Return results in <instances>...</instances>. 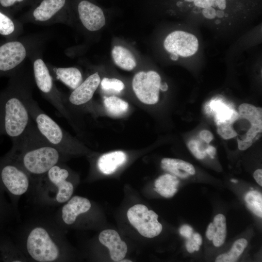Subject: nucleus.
<instances>
[{
    "mask_svg": "<svg viewBox=\"0 0 262 262\" xmlns=\"http://www.w3.org/2000/svg\"><path fill=\"white\" fill-rule=\"evenodd\" d=\"M16 236L15 242L29 262H61L67 259L63 229L53 218L32 220Z\"/></svg>",
    "mask_w": 262,
    "mask_h": 262,
    "instance_id": "nucleus-1",
    "label": "nucleus"
},
{
    "mask_svg": "<svg viewBox=\"0 0 262 262\" xmlns=\"http://www.w3.org/2000/svg\"><path fill=\"white\" fill-rule=\"evenodd\" d=\"M7 153L30 175L32 184L67 155L45 138L33 121Z\"/></svg>",
    "mask_w": 262,
    "mask_h": 262,
    "instance_id": "nucleus-2",
    "label": "nucleus"
},
{
    "mask_svg": "<svg viewBox=\"0 0 262 262\" xmlns=\"http://www.w3.org/2000/svg\"><path fill=\"white\" fill-rule=\"evenodd\" d=\"M30 93L15 80L0 93V135L9 137L12 144L19 141L33 121L27 105Z\"/></svg>",
    "mask_w": 262,
    "mask_h": 262,
    "instance_id": "nucleus-3",
    "label": "nucleus"
},
{
    "mask_svg": "<svg viewBox=\"0 0 262 262\" xmlns=\"http://www.w3.org/2000/svg\"><path fill=\"white\" fill-rule=\"evenodd\" d=\"M35 201L48 207L60 206L72 196L74 185L69 169L62 164L51 167L32 184Z\"/></svg>",
    "mask_w": 262,
    "mask_h": 262,
    "instance_id": "nucleus-4",
    "label": "nucleus"
},
{
    "mask_svg": "<svg viewBox=\"0 0 262 262\" xmlns=\"http://www.w3.org/2000/svg\"><path fill=\"white\" fill-rule=\"evenodd\" d=\"M32 185L30 175L8 153L0 157V188L17 211L19 199L31 190Z\"/></svg>",
    "mask_w": 262,
    "mask_h": 262,
    "instance_id": "nucleus-5",
    "label": "nucleus"
},
{
    "mask_svg": "<svg viewBox=\"0 0 262 262\" xmlns=\"http://www.w3.org/2000/svg\"><path fill=\"white\" fill-rule=\"evenodd\" d=\"M28 110L40 133L52 145L68 154L73 152L74 143L62 128L39 107L30 93L27 99Z\"/></svg>",
    "mask_w": 262,
    "mask_h": 262,
    "instance_id": "nucleus-6",
    "label": "nucleus"
},
{
    "mask_svg": "<svg viewBox=\"0 0 262 262\" xmlns=\"http://www.w3.org/2000/svg\"><path fill=\"white\" fill-rule=\"evenodd\" d=\"M33 71L36 84L44 97L54 107L61 116L67 117L64 100L55 87L52 77L42 59L38 58L34 61Z\"/></svg>",
    "mask_w": 262,
    "mask_h": 262,
    "instance_id": "nucleus-7",
    "label": "nucleus"
},
{
    "mask_svg": "<svg viewBox=\"0 0 262 262\" xmlns=\"http://www.w3.org/2000/svg\"><path fill=\"white\" fill-rule=\"evenodd\" d=\"M127 215L130 223L143 236L152 238L158 236L163 227L158 221V215L143 204H136L127 211Z\"/></svg>",
    "mask_w": 262,
    "mask_h": 262,
    "instance_id": "nucleus-8",
    "label": "nucleus"
},
{
    "mask_svg": "<svg viewBox=\"0 0 262 262\" xmlns=\"http://www.w3.org/2000/svg\"><path fill=\"white\" fill-rule=\"evenodd\" d=\"M160 75L154 71H140L133 77V90L142 102L148 105L156 104L159 100Z\"/></svg>",
    "mask_w": 262,
    "mask_h": 262,
    "instance_id": "nucleus-9",
    "label": "nucleus"
},
{
    "mask_svg": "<svg viewBox=\"0 0 262 262\" xmlns=\"http://www.w3.org/2000/svg\"><path fill=\"white\" fill-rule=\"evenodd\" d=\"M165 49L170 52L182 57H189L197 50L198 42L193 34L181 31H176L169 34L164 41Z\"/></svg>",
    "mask_w": 262,
    "mask_h": 262,
    "instance_id": "nucleus-10",
    "label": "nucleus"
},
{
    "mask_svg": "<svg viewBox=\"0 0 262 262\" xmlns=\"http://www.w3.org/2000/svg\"><path fill=\"white\" fill-rule=\"evenodd\" d=\"M26 56V48L20 42L9 41L0 45V77L11 73Z\"/></svg>",
    "mask_w": 262,
    "mask_h": 262,
    "instance_id": "nucleus-11",
    "label": "nucleus"
},
{
    "mask_svg": "<svg viewBox=\"0 0 262 262\" xmlns=\"http://www.w3.org/2000/svg\"><path fill=\"white\" fill-rule=\"evenodd\" d=\"M78 10L82 25L88 31H98L104 26V13L97 5L87 0H82L78 5Z\"/></svg>",
    "mask_w": 262,
    "mask_h": 262,
    "instance_id": "nucleus-12",
    "label": "nucleus"
},
{
    "mask_svg": "<svg viewBox=\"0 0 262 262\" xmlns=\"http://www.w3.org/2000/svg\"><path fill=\"white\" fill-rule=\"evenodd\" d=\"M100 82L98 72L88 76L69 95V103L74 106H80L87 103L92 98Z\"/></svg>",
    "mask_w": 262,
    "mask_h": 262,
    "instance_id": "nucleus-13",
    "label": "nucleus"
},
{
    "mask_svg": "<svg viewBox=\"0 0 262 262\" xmlns=\"http://www.w3.org/2000/svg\"><path fill=\"white\" fill-rule=\"evenodd\" d=\"M98 240L109 249L111 258L113 261L119 262L125 257L128 250L127 246L117 231L112 229H105L99 233Z\"/></svg>",
    "mask_w": 262,
    "mask_h": 262,
    "instance_id": "nucleus-14",
    "label": "nucleus"
},
{
    "mask_svg": "<svg viewBox=\"0 0 262 262\" xmlns=\"http://www.w3.org/2000/svg\"><path fill=\"white\" fill-rule=\"evenodd\" d=\"M29 262L12 238L0 230V262Z\"/></svg>",
    "mask_w": 262,
    "mask_h": 262,
    "instance_id": "nucleus-15",
    "label": "nucleus"
},
{
    "mask_svg": "<svg viewBox=\"0 0 262 262\" xmlns=\"http://www.w3.org/2000/svg\"><path fill=\"white\" fill-rule=\"evenodd\" d=\"M127 158V155L122 151L107 153L98 158V167L101 173L105 175L111 174L126 162Z\"/></svg>",
    "mask_w": 262,
    "mask_h": 262,
    "instance_id": "nucleus-16",
    "label": "nucleus"
},
{
    "mask_svg": "<svg viewBox=\"0 0 262 262\" xmlns=\"http://www.w3.org/2000/svg\"><path fill=\"white\" fill-rule=\"evenodd\" d=\"M161 167L172 175L181 178L194 175L196 172L192 164L178 159L163 158L161 161Z\"/></svg>",
    "mask_w": 262,
    "mask_h": 262,
    "instance_id": "nucleus-17",
    "label": "nucleus"
},
{
    "mask_svg": "<svg viewBox=\"0 0 262 262\" xmlns=\"http://www.w3.org/2000/svg\"><path fill=\"white\" fill-rule=\"evenodd\" d=\"M210 107L215 114V121L217 125H232L240 117L236 110L229 108L221 100H212L210 103Z\"/></svg>",
    "mask_w": 262,
    "mask_h": 262,
    "instance_id": "nucleus-18",
    "label": "nucleus"
},
{
    "mask_svg": "<svg viewBox=\"0 0 262 262\" xmlns=\"http://www.w3.org/2000/svg\"><path fill=\"white\" fill-rule=\"evenodd\" d=\"M66 0H43L33 12L34 19L46 21L52 18L64 6Z\"/></svg>",
    "mask_w": 262,
    "mask_h": 262,
    "instance_id": "nucleus-19",
    "label": "nucleus"
},
{
    "mask_svg": "<svg viewBox=\"0 0 262 262\" xmlns=\"http://www.w3.org/2000/svg\"><path fill=\"white\" fill-rule=\"evenodd\" d=\"M179 180L172 174H165L158 177L154 182V190L161 196L169 198L178 191Z\"/></svg>",
    "mask_w": 262,
    "mask_h": 262,
    "instance_id": "nucleus-20",
    "label": "nucleus"
},
{
    "mask_svg": "<svg viewBox=\"0 0 262 262\" xmlns=\"http://www.w3.org/2000/svg\"><path fill=\"white\" fill-rule=\"evenodd\" d=\"M55 78L73 90L82 82V73L76 67H57L53 69Z\"/></svg>",
    "mask_w": 262,
    "mask_h": 262,
    "instance_id": "nucleus-21",
    "label": "nucleus"
},
{
    "mask_svg": "<svg viewBox=\"0 0 262 262\" xmlns=\"http://www.w3.org/2000/svg\"><path fill=\"white\" fill-rule=\"evenodd\" d=\"M112 55L115 63L124 70L131 71L136 66V59L132 53L122 46H115Z\"/></svg>",
    "mask_w": 262,
    "mask_h": 262,
    "instance_id": "nucleus-22",
    "label": "nucleus"
},
{
    "mask_svg": "<svg viewBox=\"0 0 262 262\" xmlns=\"http://www.w3.org/2000/svg\"><path fill=\"white\" fill-rule=\"evenodd\" d=\"M17 211L6 196L5 192L0 188V230H2L17 217Z\"/></svg>",
    "mask_w": 262,
    "mask_h": 262,
    "instance_id": "nucleus-23",
    "label": "nucleus"
},
{
    "mask_svg": "<svg viewBox=\"0 0 262 262\" xmlns=\"http://www.w3.org/2000/svg\"><path fill=\"white\" fill-rule=\"evenodd\" d=\"M240 117L247 119L251 125H262V109L249 103H243L239 107Z\"/></svg>",
    "mask_w": 262,
    "mask_h": 262,
    "instance_id": "nucleus-24",
    "label": "nucleus"
},
{
    "mask_svg": "<svg viewBox=\"0 0 262 262\" xmlns=\"http://www.w3.org/2000/svg\"><path fill=\"white\" fill-rule=\"evenodd\" d=\"M104 104L107 113L114 116H120L124 115L129 109L128 102L115 96L106 98Z\"/></svg>",
    "mask_w": 262,
    "mask_h": 262,
    "instance_id": "nucleus-25",
    "label": "nucleus"
},
{
    "mask_svg": "<svg viewBox=\"0 0 262 262\" xmlns=\"http://www.w3.org/2000/svg\"><path fill=\"white\" fill-rule=\"evenodd\" d=\"M247 245V241L244 238L236 240L233 244L230 250L227 253H223L218 256L216 262H234L237 261L242 254Z\"/></svg>",
    "mask_w": 262,
    "mask_h": 262,
    "instance_id": "nucleus-26",
    "label": "nucleus"
},
{
    "mask_svg": "<svg viewBox=\"0 0 262 262\" xmlns=\"http://www.w3.org/2000/svg\"><path fill=\"white\" fill-rule=\"evenodd\" d=\"M215 231L212 239L213 245L219 247L222 246L226 236V223L225 216L221 213L217 214L213 218V222Z\"/></svg>",
    "mask_w": 262,
    "mask_h": 262,
    "instance_id": "nucleus-27",
    "label": "nucleus"
},
{
    "mask_svg": "<svg viewBox=\"0 0 262 262\" xmlns=\"http://www.w3.org/2000/svg\"><path fill=\"white\" fill-rule=\"evenodd\" d=\"M245 200L248 209L256 215L262 217V195L257 191L252 190L246 193Z\"/></svg>",
    "mask_w": 262,
    "mask_h": 262,
    "instance_id": "nucleus-28",
    "label": "nucleus"
},
{
    "mask_svg": "<svg viewBox=\"0 0 262 262\" xmlns=\"http://www.w3.org/2000/svg\"><path fill=\"white\" fill-rule=\"evenodd\" d=\"M100 84L102 89L106 91H113L116 93L121 92L124 88L123 82L115 78H104Z\"/></svg>",
    "mask_w": 262,
    "mask_h": 262,
    "instance_id": "nucleus-29",
    "label": "nucleus"
},
{
    "mask_svg": "<svg viewBox=\"0 0 262 262\" xmlns=\"http://www.w3.org/2000/svg\"><path fill=\"white\" fill-rule=\"evenodd\" d=\"M15 30L14 21L10 17L0 11V34L8 36Z\"/></svg>",
    "mask_w": 262,
    "mask_h": 262,
    "instance_id": "nucleus-30",
    "label": "nucleus"
},
{
    "mask_svg": "<svg viewBox=\"0 0 262 262\" xmlns=\"http://www.w3.org/2000/svg\"><path fill=\"white\" fill-rule=\"evenodd\" d=\"M217 133L224 139H229L236 137L237 132L231 124H220L217 125Z\"/></svg>",
    "mask_w": 262,
    "mask_h": 262,
    "instance_id": "nucleus-31",
    "label": "nucleus"
},
{
    "mask_svg": "<svg viewBox=\"0 0 262 262\" xmlns=\"http://www.w3.org/2000/svg\"><path fill=\"white\" fill-rule=\"evenodd\" d=\"M188 147L197 159H202L206 155L205 150L200 148L198 143L196 140H190L188 143Z\"/></svg>",
    "mask_w": 262,
    "mask_h": 262,
    "instance_id": "nucleus-32",
    "label": "nucleus"
},
{
    "mask_svg": "<svg viewBox=\"0 0 262 262\" xmlns=\"http://www.w3.org/2000/svg\"><path fill=\"white\" fill-rule=\"evenodd\" d=\"M262 125H251L246 133V137L244 140L246 141L252 140L258 133L262 132Z\"/></svg>",
    "mask_w": 262,
    "mask_h": 262,
    "instance_id": "nucleus-33",
    "label": "nucleus"
},
{
    "mask_svg": "<svg viewBox=\"0 0 262 262\" xmlns=\"http://www.w3.org/2000/svg\"><path fill=\"white\" fill-rule=\"evenodd\" d=\"M180 234L186 237L187 239H189L192 237L193 235V229L188 225H183L180 229Z\"/></svg>",
    "mask_w": 262,
    "mask_h": 262,
    "instance_id": "nucleus-34",
    "label": "nucleus"
},
{
    "mask_svg": "<svg viewBox=\"0 0 262 262\" xmlns=\"http://www.w3.org/2000/svg\"><path fill=\"white\" fill-rule=\"evenodd\" d=\"M199 136L201 139L206 143H210L213 139V136L212 133L207 130H203L199 132Z\"/></svg>",
    "mask_w": 262,
    "mask_h": 262,
    "instance_id": "nucleus-35",
    "label": "nucleus"
},
{
    "mask_svg": "<svg viewBox=\"0 0 262 262\" xmlns=\"http://www.w3.org/2000/svg\"><path fill=\"white\" fill-rule=\"evenodd\" d=\"M194 3L195 6L204 9L212 7L213 0H194Z\"/></svg>",
    "mask_w": 262,
    "mask_h": 262,
    "instance_id": "nucleus-36",
    "label": "nucleus"
},
{
    "mask_svg": "<svg viewBox=\"0 0 262 262\" xmlns=\"http://www.w3.org/2000/svg\"><path fill=\"white\" fill-rule=\"evenodd\" d=\"M202 13L203 15L208 19H213L216 16V10L212 7L204 8Z\"/></svg>",
    "mask_w": 262,
    "mask_h": 262,
    "instance_id": "nucleus-37",
    "label": "nucleus"
},
{
    "mask_svg": "<svg viewBox=\"0 0 262 262\" xmlns=\"http://www.w3.org/2000/svg\"><path fill=\"white\" fill-rule=\"evenodd\" d=\"M238 147L240 150H245L248 148L253 144L252 140L246 141L237 138Z\"/></svg>",
    "mask_w": 262,
    "mask_h": 262,
    "instance_id": "nucleus-38",
    "label": "nucleus"
},
{
    "mask_svg": "<svg viewBox=\"0 0 262 262\" xmlns=\"http://www.w3.org/2000/svg\"><path fill=\"white\" fill-rule=\"evenodd\" d=\"M215 231V227L213 223H210V224L209 225L207 228L206 232V235L207 238L209 240H212L214 236Z\"/></svg>",
    "mask_w": 262,
    "mask_h": 262,
    "instance_id": "nucleus-39",
    "label": "nucleus"
},
{
    "mask_svg": "<svg viewBox=\"0 0 262 262\" xmlns=\"http://www.w3.org/2000/svg\"><path fill=\"white\" fill-rule=\"evenodd\" d=\"M253 177L256 182L261 186H262V170L259 169L255 171L253 174Z\"/></svg>",
    "mask_w": 262,
    "mask_h": 262,
    "instance_id": "nucleus-40",
    "label": "nucleus"
},
{
    "mask_svg": "<svg viewBox=\"0 0 262 262\" xmlns=\"http://www.w3.org/2000/svg\"><path fill=\"white\" fill-rule=\"evenodd\" d=\"M23 0H0V4L3 7H9L13 5L17 2H21Z\"/></svg>",
    "mask_w": 262,
    "mask_h": 262,
    "instance_id": "nucleus-41",
    "label": "nucleus"
},
{
    "mask_svg": "<svg viewBox=\"0 0 262 262\" xmlns=\"http://www.w3.org/2000/svg\"><path fill=\"white\" fill-rule=\"evenodd\" d=\"M212 6H218L220 10H224L226 8V0H213Z\"/></svg>",
    "mask_w": 262,
    "mask_h": 262,
    "instance_id": "nucleus-42",
    "label": "nucleus"
},
{
    "mask_svg": "<svg viewBox=\"0 0 262 262\" xmlns=\"http://www.w3.org/2000/svg\"><path fill=\"white\" fill-rule=\"evenodd\" d=\"M205 151L206 154H208L211 157V158L213 159L216 154V149L214 147L210 145L206 148Z\"/></svg>",
    "mask_w": 262,
    "mask_h": 262,
    "instance_id": "nucleus-43",
    "label": "nucleus"
},
{
    "mask_svg": "<svg viewBox=\"0 0 262 262\" xmlns=\"http://www.w3.org/2000/svg\"><path fill=\"white\" fill-rule=\"evenodd\" d=\"M192 238L188 239L186 244V249L189 253H193L195 251L192 245Z\"/></svg>",
    "mask_w": 262,
    "mask_h": 262,
    "instance_id": "nucleus-44",
    "label": "nucleus"
},
{
    "mask_svg": "<svg viewBox=\"0 0 262 262\" xmlns=\"http://www.w3.org/2000/svg\"><path fill=\"white\" fill-rule=\"evenodd\" d=\"M193 239L198 245L200 246L202 244V238L199 233H195L193 234Z\"/></svg>",
    "mask_w": 262,
    "mask_h": 262,
    "instance_id": "nucleus-45",
    "label": "nucleus"
},
{
    "mask_svg": "<svg viewBox=\"0 0 262 262\" xmlns=\"http://www.w3.org/2000/svg\"><path fill=\"white\" fill-rule=\"evenodd\" d=\"M160 89L163 91H166L168 89V85L165 82H161L160 85Z\"/></svg>",
    "mask_w": 262,
    "mask_h": 262,
    "instance_id": "nucleus-46",
    "label": "nucleus"
},
{
    "mask_svg": "<svg viewBox=\"0 0 262 262\" xmlns=\"http://www.w3.org/2000/svg\"><path fill=\"white\" fill-rule=\"evenodd\" d=\"M225 15L224 11L222 10L216 11V16L219 18L223 17Z\"/></svg>",
    "mask_w": 262,
    "mask_h": 262,
    "instance_id": "nucleus-47",
    "label": "nucleus"
},
{
    "mask_svg": "<svg viewBox=\"0 0 262 262\" xmlns=\"http://www.w3.org/2000/svg\"><path fill=\"white\" fill-rule=\"evenodd\" d=\"M170 54V57L172 60L177 61L178 59L179 55L177 54L174 53H171Z\"/></svg>",
    "mask_w": 262,
    "mask_h": 262,
    "instance_id": "nucleus-48",
    "label": "nucleus"
},
{
    "mask_svg": "<svg viewBox=\"0 0 262 262\" xmlns=\"http://www.w3.org/2000/svg\"><path fill=\"white\" fill-rule=\"evenodd\" d=\"M231 181L233 182H234V183H237L238 182V181L236 180H234V179H231Z\"/></svg>",
    "mask_w": 262,
    "mask_h": 262,
    "instance_id": "nucleus-49",
    "label": "nucleus"
},
{
    "mask_svg": "<svg viewBox=\"0 0 262 262\" xmlns=\"http://www.w3.org/2000/svg\"><path fill=\"white\" fill-rule=\"evenodd\" d=\"M120 262H131V261L128 260H122Z\"/></svg>",
    "mask_w": 262,
    "mask_h": 262,
    "instance_id": "nucleus-50",
    "label": "nucleus"
},
{
    "mask_svg": "<svg viewBox=\"0 0 262 262\" xmlns=\"http://www.w3.org/2000/svg\"><path fill=\"white\" fill-rule=\"evenodd\" d=\"M221 22V21L219 20H217L216 21H215V23L216 24H219Z\"/></svg>",
    "mask_w": 262,
    "mask_h": 262,
    "instance_id": "nucleus-51",
    "label": "nucleus"
},
{
    "mask_svg": "<svg viewBox=\"0 0 262 262\" xmlns=\"http://www.w3.org/2000/svg\"><path fill=\"white\" fill-rule=\"evenodd\" d=\"M194 0H185V1H188V2H192V1H194Z\"/></svg>",
    "mask_w": 262,
    "mask_h": 262,
    "instance_id": "nucleus-52",
    "label": "nucleus"
}]
</instances>
